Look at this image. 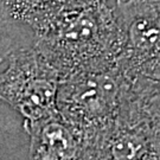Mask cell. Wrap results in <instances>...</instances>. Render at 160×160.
<instances>
[{
    "label": "cell",
    "instance_id": "1",
    "mask_svg": "<svg viewBox=\"0 0 160 160\" xmlns=\"http://www.w3.org/2000/svg\"><path fill=\"white\" fill-rule=\"evenodd\" d=\"M123 30L114 5L92 1L64 13L34 39L61 80L114 68L123 50Z\"/></svg>",
    "mask_w": 160,
    "mask_h": 160
},
{
    "label": "cell",
    "instance_id": "5",
    "mask_svg": "<svg viewBox=\"0 0 160 160\" xmlns=\"http://www.w3.org/2000/svg\"><path fill=\"white\" fill-rule=\"evenodd\" d=\"M123 30L116 68L128 80L160 81V0H115Z\"/></svg>",
    "mask_w": 160,
    "mask_h": 160
},
{
    "label": "cell",
    "instance_id": "4",
    "mask_svg": "<svg viewBox=\"0 0 160 160\" xmlns=\"http://www.w3.org/2000/svg\"><path fill=\"white\" fill-rule=\"evenodd\" d=\"M126 77L114 68L78 72L59 82L57 113L65 121L100 139L115 116Z\"/></svg>",
    "mask_w": 160,
    "mask_h": 160
},
{
    "label": "cell",
    "instance_id": "3",
    "mask_svg": "<svg viewBox=\"0 0 160 160\" xmlns=\"http://www.w3.org/2000/svg\"><path fill=\"white\" fill-rule=\"evenodd\" d=\"M61 77L34 44L16 49L0 71V100L24 118V125L57 113Z\"/></svg>",
    "mask_w": 160,
    "mask_h": 160
},
{
    "label": "cell",
    "instance_id": "8",
    "mask_svg": "<svg viewBox=\"0 0 160 160\" xmlns=\"http://www.w3.org/2000/svg\"><path fill=\"white\" fill-rule=\"evenodd\" d=\"M24 45H30V43L25 42L7 25L0 22V71L5 68L12 52Z\"/></svg>",
    "mask_w": 160,
    "mask_h": 160
},
{
    "label": "cell",
    "instance_id": "6",
    "mask_svg": "<svg viewBox=\"0 0 160 160\" xmlns=\"http://www.w3.org/2000/svg\"><path fill=\"white\" fill-rule=\"evenodd\" d=\"M29 160H96L98 139L56 114L24 125Z\"/></svg>",
    "mask_w": 160,
    "mask_h": 160
},
{
    "label": "cell",
    "instance_id": "9",
    "mask_svg": "<svg viewBox=\"0 0 160 160\" xmlns=\"http://www.w3.org/2000/svg\"><path fill=\"white\" fill-rule=\"evenodd\" d=\"M101 1H109V0H101Z\"/></svg>",
    "mask_w": 160,
    "mask_h": 160
},
{
    "label": "cell",
    "instance_id": "7",
    "mask_svg": "<svg viewBox=\"0 0 160 160\" xmlns=\"http://www.w3.org/2000/svg\"><path fill=\"white\" fill-rule=\"evenodd\" d=\"M92 1L97 0H0V22L28 43H34L64 13Z\"/></svg>",
    "mask_w": 160,
    "mask_h": 160
},
{
    "label": "cell",
    "instance_id": "2",
    "mask_svg": "<svg viewBox=\"0 0 160 160\" xmlns=\"http://www.w3.org/2000/svg\"><path fill=\"white\" fill-rule=\"evenodd\" d=\"M96 160H160V81L126 78Z\"/></svg>",
    "mask_w": 160,
    "mask_h": 160
}]
</instances>
